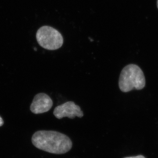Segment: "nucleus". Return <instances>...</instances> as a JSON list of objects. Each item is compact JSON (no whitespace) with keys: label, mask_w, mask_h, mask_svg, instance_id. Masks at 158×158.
Wrapping results in <instances>:
<instances>
[{"label":"nucleus","mask_w":158,"mask_h":158,"mask_svg":"<svg viewBox=\"0 0 158 158\" xmlns=\"http://www.w3.org/2000/svg\"><path fill=\"white\" fill-rule=\"evenodd\" d=\"M32 141L38 149L56 154H65L72 147L68 136L55 131H38L32 136Z\"/></svg>","instance_id":"1"},{"label":"nucleus","mask_w":158,"mask_h":158,"mask_svg":"<svg viewBox=\"0 0 158 158\" xmlns=\"http://www.w3.org/2000/svg\"><path fill=\"white\" fill-rule=\"evenodd\" d=\"M145 85L144 73L138 65L129 64L122 70L119 76L118 86L122 92H128L134 89L141 90Z\"/></svg>","instance_id":"2"},{"label":"nucleus","mask_w":158,"mask_h":158,"mask_svg":"<svg viewBox=\"0 0 158 158\" xmlns=\"http://www.w3.org/2000/svg\"><path fill=\"white\" fill-rule=\"evenodd\" d=\"M36 38L40 46L49 50L58 49L63 44V38L61 34L49 26L40 28L36 34Z\"/></svg>","instance_id":"3"},{"label":"nucleus","mask_w":158,"mask_h":158,"mask_svg":"<svg viewBox=\"0 0 158 158\" xmlns=\"http://www.w3.org/2000/svg\"><path fill=\"white\" fill-rule=\"evenodd\" d=\"M53 114L58 119L65 117L74 118L76 116L82 118L84 116V113L80 107L72 101L66 102L57 106L54 110Z\"/></svg>","instance_id":"4"},{"label":"nucleus","mask_w":158,"mask_h":158,"mask_svg":"<svg viewBox=\"0 0 158 158\" xmlns=\"http://www.w3.org/2000/svg\"><path fill=\"white\" fill-rule=\"evenodd\" d=\"M53 104L52 100L48 95L39 93L34 97L30 109L34 114H41L49 111Z\"/></svg>","instance_id":"5"},{"label":"nucleus","mask_w":158,"mask_h":158,"mask_svg":"<svg viewBox=\"0 0 158 158\" xmlns=\"http://www.w3.org/2000/svg\"><path fill=\"white\" fill-rule=\"evenodd\" d=\"M124 158H145L143 156H137L129 157H126Z\"/></svg>","instance_id":"6"},{"label":"nucleus","mask_w":158,"mask_h":158,"mask_svg":"<svg viewBox=\"0 0 158 158\" xmlns=\"http://www.w3.org/2000/svg\"><path fill=\"white\" fill-rule=\"evenodd\" d=\"M4 124V121H3L2 118L0 116V127L2 126Z\"/></svg>","instance_id":"7"},{"label":"nucleus","mask_w":158,"mask_h":158,"mask_svg":"<svg viewBox=\"0 0 158 158\" xmlns=\"http://www.w3.org/2000/svg\"><path fill=\"white\" fill-rule=\"evenodd\" d=\"M157 8L158 9V0H157Z\"/></svg>","instance_id":"8"}]
</instances>
